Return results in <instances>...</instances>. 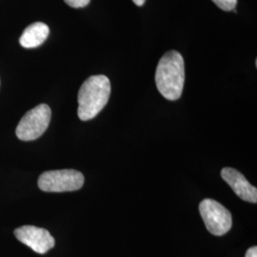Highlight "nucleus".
I'll return each mask as SVG.
<instances>
[{
    "label": "nucleus",
    "mask_w": 257,
    "mask_h": 257,
    "mask_svg": "<svg viewBox=\"0 0 257 257\" xmlns=\"http://www.w3.org/2000/svg\"><path fill=\"white\" fill-rule=\"evenodd\" d=\"M156 87L168 100L180 98L185 82L183 56L176 51L166 53L159 60L156 73Z\"/></svg>",
    "instance_id": "obj_1"
},
{
    "label": "nucleus",
    "mask_w": 257,
    "mask_h": 257,
    "mask_svg": "<svg viewBox=\"0 0 257 257\" xmlns=\"http://www.w3.org/2000/svg\"><path fill=\"white\" fill-rule=\"evenodd\" d=\"M110 82L106 75H92L84 81L77 95L78 117L82 121L94 118L109 101Z\"/></svg>",
    "instance_id": "obj_2"
},
{
    "label": "nucleus",
    "mask_w": 257,
    "mask_h": 257,
    "mask_svg": "<svg viewBox=\"0 0 257 257\" xmlns=\"http://www.w3.org/2000/svg\"><path fill=\"white\" fill-rule=\"evenodd\" d=\"M84 175L75 170H55L43 173L38 178V187L46 193H64L80 190Z\"/></svg>",
    "instance_id": "obj_3"
},
{
    "label": "nucleus",
    "mask_w": 257,
    "mask_h": 257,
    "mask_svg": "<svg viewBox=\"0 0 257 257\" xmlns=\"http://www.w3.org/2000/svg\"><path fill=\"white\" fill-rule=\"evenodd\" d=\"M52 117L51 108L40 104L29 110L19 121L16 130L17 137L23 141H32L40 138L46 131Z\"/></svg>",
    "instance_id": "obj_4"
},
{
    "label": "nucleus",
    "mask_w": 257,
    "mask_h": 257,
    "mask_svg": "<svg viewBox=\"0 0 257 257\" xmlns=\"http://www.w3.org/2000/svg\"><path fill=\"white\" fill-rule=\"evenodd\" d=\"M199 211L207 230L211 234L221 236L230 230L232 226L231 213L220 203L206 198L199 204Z\"/></svg>",
    "instance_id": "obj_5"
},
{
    "label": "nucleus",
    "mask_w": 257,
    "mask_h": 257,
    "mask_svg": "<svg viewBox=\"0 0 257 257\" xmlns=\"http://www.w3.org/2000/svg\"><path fill=\"white\" fill-rule=\"evenodd\" d=\"M15 235L21 243L39 254H44L55 247V238L48 230L42 228L22 226L15 230Z\"/></svg>",
    "instance_id": "obj_6"
},
{
    "label": "nucleus",
    "mask_w": 257,
    "mask_h": 257,
    "mask_svg": "<svg viewBox=\"0 0 257 257\" xmlns=\"http://www.w3.org/2000/svg\"><path fill=\"white\" fill-rule=\"evenodd\" d=\"M221 177L225 180L235 194L247 202H257V189L248 182L240 172L232 168H224L221 171Z\"/></svg>",
    "instance_id": "obj_7"
},
{
    "label": "nucleus",
    "mask_w": 257,
    "mask_h": 257,
    "mask_svg": "<svg viewBox=\"0 0 257 257\" xmlns=\"http://www.w3.org/2000/svg\"><path fill=\"white\" fill-rule=\"evenodd\" d=\"M49 33L50 29L48 25L43 22H36L25 29L19 38V43L26 49L37 48L45 42Z\"/></svg>",
    "instance_id": "obj_8"
},
{
    "label": "nucleus",
    "mask_w": 257,
    "mask_h": 257,
    "mask_svg": "<svg viewBox=\"0 0 257 257\" xmlns=\"http://www.w3.org/2000/svg\"><path fill=\"white\" fill-rule=\"evenodd\" d=\"M212 2H214L221 10L227 12L235 10L237 4V0H212Z\"/></svg>",
    "instance_id": "obj_9"
},
{
    "label": "nucleus",
    "mask_w": 257,
    "mask_h": 257,
    "mask_svg": "<svg viewBox=\"0 0 257 257\" xmlns=\"http://www.w3.org/2000/svg\"><path fill=\"white\" fill-rule=\"evenodd\" d=\"M65 2L73 8H83L86 7L91 0H64Z\"/></svg>",
    "instance_id": "obj_10"
},
{
    "label": "nucleus",
    "mask_w": 257,
    "mask_h": 257,
    "mask_svg": "<svg viewBox=\"0 0 257 257\" xmlns=\"http://www.w3.org/2000/svg\"><path fill=\"white\" fill-rule=\"evenodd\" d=\"M245 257H257V247H251V248H248L246 252V255Z\"/></svg>",
    "instance_id": "obj_11"
},
{
    "label": "nucleus",
    "mask_w": 257,
    "mask_h": 257,
    "mask_svg": "<svg viewBox=\"0 0 257 257\" xmlns=\"http://www.w3.org/2000/svg\"><path fill=\"white\" fill-rule=\"evenodd\" d=\"M133 1H134V3H135L136 5H138V6L140 7V6H142V5L145 3L146 0H133Z\"/></svg>",
    "instance_id": "obj_12"
}]
</instances>
